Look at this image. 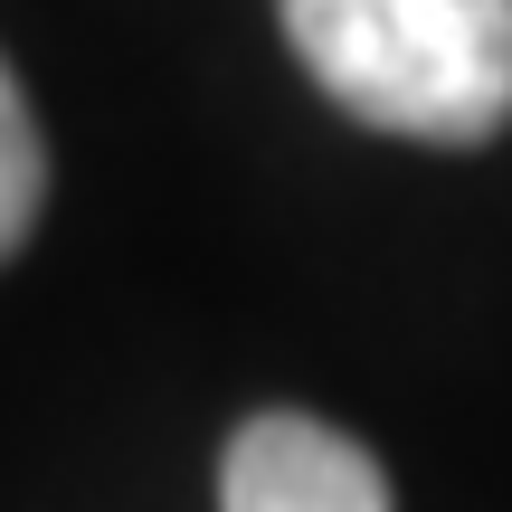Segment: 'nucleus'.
Returning <instances> with one entry per match:
<instances>
[{"label": "nucleus", "instance_id": "nucleus-3", "mask_svg": "<svg viewBox=\"0 0 512 512\" xmlns=\"http://www.w3.org/2000/svg\"><path fill=\"white\" fill-rule=\"evenodd\" d=\"M38 200H48V152H38L19 76L0 67V256H19V238L38 228Z\"/></svg>", "mask_w": 512, "mask_h": 512}, {"label": "nucleus", "instance_id": "nucleus-2", "mask_svg": "<svg viewBox=\"0 0 512 512\" xmlns=\"http://www.w3.org/2000/svg\"><path fill=\"white\" fill-rule=\"evenodd\" d=\"M219 512H389V475L361 437L266 408L219 456Z\"/></svg>", "mask_w": 512, "mask_h": 512}, {"label": "nucleus", "instance_id": "nucleus-1", "mask_svg": "<svg viewBox=\"0 0 512 512\" xmlns=\"http://www.w3.org/2000/svg\"><path fill=\"white\" fill-rule=\"evenodd\" d=\"M304 76L408 143H494L512 124V0H285Z\"/></svg>", "mask_w": 512, "mask_h": 512}]
</instances>
